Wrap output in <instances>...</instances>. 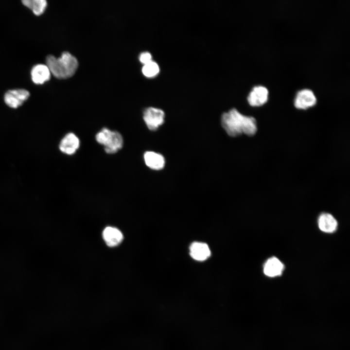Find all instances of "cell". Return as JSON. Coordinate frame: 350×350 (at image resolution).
I'll list each match as a JSON object with an SVG mask.
<instances>
[{
  "mask_svg": "<svg viewBox=\"0 0 350 350\" xmlns=\"http://www.w3.org/2000/svg\"><path fill=\"white\" fill-rule=\"evenodd\" d=\"M221 123L227 134L231 137L243 134L252 136L257 130L256 119L253 117L243 115L236 108H232L223 114Z\"/></svg>",
  "mask_w": 350,
  "mask_h": 350,
  "instance_id": "6da1fadb",
  "label": "cell"
},
{
  "mask_svg": "<svg viewBox=\"0 0 350 350\" xmlns=\"http://www.w3.org/2000/svg\"><path fill=\"white\" fill-rule=\"evenodd\" d=\"M46 62L51 74L58 79H66L72 76L78 65L76 57L68 52H63L57 58L49 55L46 57Z\"/></svg>",
  "mask_w": 350,
  "mask_h": 350,
  "instance_id": "7a4b0ae2",
  "label": "cell"
},
{
  "mask_svg": "<svg viewBox=\"0 0 350 350\" xmlns=\"http://www.w3.org/2000/svg\"><path fill=\"white\" fill-rule=\"evenodd\" d=\"M164 111L156 107H148L143 113V120L148 129L151 131L157 130L162 125L164 122Z\"/></svg>",
  "mask_w": 350,
  "mask_h": 350,
  "instance_id": "3957f363",
  "label": "cell"
},
{
  "mask_svg": "<svg viewBox=\"0 0 350 350\" xmlns=\"http://www.w3.org/2000/svg\"><path fill=\"white\" fill-rule=\"evenodd\" d=\"M30 92L24 89L8 90L4 95V102L9 107L17 109L21 106L29 98Z\"/></svg>",
  "mask_w": 350,
  "mask_h": 350,
  "instance_id": "277c9868",
  "label": "cell"
},
{
  "mask_svg": "<svg viewBox=\"0 0 350 350\" xmlns=\"http://www.w3.org/2000/svg\"><path fill=\"white\" fill-rule=\"evenodd\" d=\"M316 102V98L313 91L310 89L304 88L297 93L294 105L297 108L306 109L314 106Z\"/></svg>",
  "mask_w": 350,
  "mask_h": 350,
  "instance_id": "5b68a950",
  "label": "cell"
},
{
  "mask_svg": "<svg viewBox=\"0 0 350 350\" xmlns=\"http://www.w3.org/2000/svg\"><path fill=\"white\" fill-rule=\"evenodd\" d=\"M80 146L78 138L72 132L66 134L61 140L59 144V149L63 154L67 155L74 154Z\"/></svg>",
  "mask_w": 350,
  "mask_h": 350,
  "instance_id": "8992f818",
  "label": "cell"
},
{
  "mask_svg": "<svg viewBox=\"0 0 350 350\" xmlns=\"http://www.w3.org/2000/svg\"><path fill=\"white\" fill-rule=\"evenodd\" d=\"M268 98V89L262 85L253 87L247 96V101L253 106H259L264 104Z\"/></svg>",
  "mask_w": 350,
  "mask_h": 350,
  "instance_id": "52a82bcc",
  "label": "cell"
},
{
  "mask_svg": "<svg viewBox=\"0 0 350 350\" xmlns=\"http://www.w3.org/2000/svg\"><path fill=\"white\" fill-rule=\"evenodd\" d=\"M123 140L121 134L116 131H111L104 144L105 152L109 154L117 153L123 146Z\"/></svg>",
  "mask_w": 350,
  "mask_h": 350,
  "instance_id": "ba28073f",
  "label": "cell"
},
{
  "mask_svg": "<svg viewBox=\"0 0 350 350\" xmlns=\"http://www.w3.org/2000/svg\"><path fill=\"white\" fill-rule=\"evenodd\" d=\"M51 73L46 65L37 64L35 65L31 71L33 82L37 85H41L50 80Z\"/></svg>",
  "mask_w": 350,
  "mask_h": 350,
  "instance_id": "9c48e42d",
  "label": "cell"
},
{
  "mask_svg": "<svg viewBox=\"0 0 350 350\" xmlns=\"http://www.w3.org/2000/svg\"><path fill=\"white\" fill-rule=\"evenodd\" d=\"M189 249L191 256L196 261H205L210 255V249L208 245L204 243L193 242Z\"/></svg>",
  "mask_w": 350,
  "mask_h": 350,
  "instance_id": "30bf717a",
  "label": "cell"
},
{
  "mask_svg": "<svg viewBox=\"0 0 350 350\" xmlns=\"http://www.w3.org/2000/svg\"><path fill=\"white\" fill-rule=\"evenodd\" d=\"M283 270L284 264L275 257L269 258L264 263L263 268L264 274L269 277L281 275Z\"/></svg>",
  "mask_w": 350,
  "mask_h": 350,
  "instance_id": "8fae6325",
  "label": "cell"
},
{
  "mask_svg": "<svg viewBox=\"0 0 350 350\" xmlns=\"http://www.w3.org/2000/svg\"><path fill=\"white\" fill-rule=\"evenodd\" d=\"M145 164L154 170H160L165 165V159L162 155L153 151H147L144 154Z\"/></svg>",
  "mask_w": 350,
  "mask_h": 350,
  "instance_id": "7c38bea8",
  "label": "cell"
},
{
  "mask_svg": "<svg viewBox=\"0 0 350 350\" xmlns=\"http://www.w3.org/2000/svg\"><path fill=\"white\" fill-rule=\"evenodd\" d=\"M318 225L319 229L326 233L334 232L337 228V222L331 214L323 213L318 219Z\"/></svg>",
  "mask_w": 350,
  "mask_h": 350,
  "instance_id": "4fadbf2b",
  "label": "cell"
},
{
  "mask_svg": "<svg viewBox=\"0 0 350 350\" xmlns=\"http://www.w3.org/2000/svg\"><path fill=\"white\" fill-rule=\"evenodd\" d=\"M103 238L106 245L110 247H114L119 245L122 241L123 236L118 229L108 227L103 232Z\"/></svg>",
  "mask_w": 350,
  "mask_h": 350,
  "instance_id": "5bb4252c",
  "label": "cell"
},
{
  "mask_svg": "<svg viewBox=\"0 0 350 350\" xmlns=\"http://www.w3.org/2000/svg\"><path fill=\"white\" fill-rule=\"evenodd\" d=\"M22 3L36 16L42 14L47 6V2L45 0H24L22 1Z\"/></svg>",
  "mask_w": 350,
  "mask_h": 350,
  "instance_id": "9a60e30c",
  "label": "cell"
},
{
  "mask_svg": "<svg viewBox=\"0 0 350 350\" xmlns=\"http://www.w3.org/2000/svg\"><path fill=\"white\" fill-rule=\"evenodd\" d=\"M160 70L158 64L153 61L144 64L142 68V72L144 76L147 77H153L156 76L159 73Z\"/></svg>",
  "mask_w": 350,
  "mask_h": 350,
  "instance_id": "2e32d148",
  "label": "cell"
},
{
  "mask_svg": "<svg viewBox=\"0 0 350 350\" xmlns=\"http://www.w3.org/2000/svg\"><path fill=\"white\" fill-rule=\"evenodd\" d=\"M139 60L141 63L145 64L152 60V56L148 52H142L140 55Z\"/></svg>",
  "mask_w": 350,
  "mask_h": 350,
  "instance_id": "e0dca14e",
  "label": "cell"
},
{
  "mask_svg": "<svg viewBox=\"0 0 350 350\" xmlns=\"http://www.w3.org/2000/svg\"><path fill=\"white\" fill-rule=\"evenodd\" d=\"M34 266H35V265H34ZM35 268H36V267H35ZM37 271H38V270H37ZM38 273H39V272H38ZM39 274H40V273H39ZM40 276H41V275H40Z\"/></svg>",
  "mask_w": 350,
  "mask_h": 350,
  "instance_id": "ac0fdd59",
  "label": "cell"
}]
</instances>
